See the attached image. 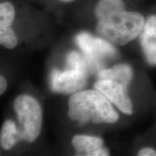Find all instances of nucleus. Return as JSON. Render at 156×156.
<instances>
[{
  "label": "nucleus",
  "instance_id": "obj_1",
  "mask_svg": "<svg viewBox=\"0 0 156 156\" xmlns=\"http://www.w3.org/2000/svg\"><path fill=\"white\" fill-rule=\"evenodd\" d=\"M68 103V116L80 125L89 122L113 124L119 119L111 101L95 89L79 90L69 97Z\"/></svg>",
  "mask_w": 156,
  "mask_h": 156
},
{
  "label": "nucleus",
  "instance_id": "obj_2",
  "mask_svg": "<svg viewBox=\"0 0 156 156\" xmlns=\"http://www.w3.org/2000/svg\"><path fill=\"white\" fill-rule=\"evenodd\" d=\"M96 32L113 44L123 46L135 39L144 25V17L135 11H127L125 7L101 15Z\"/></svg>",
  "mask_w": 156,
  "mask_h": 156
},
{
  "label": "nucleus",
  "instance_id": "obj_3",
  "mask_svg": "<svg viewBox=\"0 0 156 156\" xmlns=\"http://www.w3.org/2000/svg\"><path fill=\"white\" fill-rule=\"evenodd\" d=\"M67 62L68 68L64 70L53 69L50 73V87L54 92L74 94L87 85L89 63L86 58L76 51H70Z\"/></svg>",
  "mask_w": 156,
  "mask_h": 156
},
{
  "label": "nucleus",
  "instance_id": "obj_4",
  "mask_svg": "<svg viewBox=\"0 0 156 156\" xmlns=\"http://www.w3.org/2000/svg\"><path fill=\"white\" fill-rule=\"evenodd\" d=\"M14 109L21 128L19 140L32 143L41 133L43 124L42 107L35 97L30 95H20L13 103Z\"/></svg>",
  "mask_w": 156,
  "mask_h": 156
},
{
  "label": "nucleus",
  "instance_id": "obj_5",
  "mask_svg": "<svg viewBox=\"0 0 156 156\" xmlns=\"http://www.w3.org/2000/svg\"><path fill=\"white\" fill-rule=\"evenodd\" d=\"M76 44L83 52L84 57L93 67L98 68L117 55L115 47L102 37H96L88 32H81L76 37Z\"/></svg>",
  "mask_w": 156,
  "mask_h": 156
},
{
  "label": "nucleus",
  "instance_id": "obj_6",
  "mask_svg": "<svg viewBox=\"0 0 156 156\" xmlns=\"http://www.w3.org/2000/svg\"><path fill=\"white\" fill-rule=\"evenodd\" d=\"M129 84L108 78H98L95 89L106 96L108 100L126 115L133 114V104L128 94Z\"/></svg>",
  "mask_w": 156,
  "mask_h": 156
},
{
  "label": "nucleus",
  "instance_id": "obj_7",
  "mask_svg": "<svg viewBox=\"0 0 156 156\" xmlns=\"http://www.w3.org/2000/svg\"><path fill=\"white\" fill-rule=\"evenodd\" d=\"M15 19V9L9 2L0 4V45L14 49L17 44L16 33L11 28Z\"/></svg>",
  "mask_w": 156,
  "mask_h": 156
},
{
  "label": "nucleus",
  "instance_id": "obj_8",
  "mask_svg": "<svg viewBox=\"0 0 156 156\" xmlns=\"http://www.w3.org/2000/svg\"><path fill=\"white\" fill-rule=\"evenodd\" d=\"M140 45L148 63L156 65V15L145 21L140 31Z\"/></svg>",
  "mask_w": 156,
  "mask_h": 156
},
{
  "label": "nucleus",
  "instance_id": "obj_9",
  "mask_svg": "<svg viewBox=\"0 0 156 156\" xmlns=\"http://www.w3.org/2000/svg\"><path fill=\"white\" fill-rule=\"evenodd\" d=\"M103 140L100 137L78 134L72 139V145L76 151L84 155L93 156L94 153L103 147Z\"/></svg>",
  "mask_w": 156,
  "mask_h": 156
},
{
  "label": "nucleus",
  "instance_id": "obj_10",
  "mask_svg": "<svg viewBox=\"0 0 156 156\" xmlns=\"http://www.w3.org/2000/svg\"><path fill=\"white\" fill-rule=\"evenodd\" d=\"M97 78H108L129 84L133 78V69L128 64L120 63L109 69L100 70Z\"/></svg>",
  "mask_w": 156,
  "mask_h": 156
},
{
  "label": "nucleus",
  "instance_id": "obj_11",
  "mask_svg": "<svg viewBox=\"0 0 156 156\" xmlns=\"http://www.w3.org/2000/svg\"><path fill=\"white\" fill-rule=\"evenodd\" d=\"M19 129L11 120H6L0 132V145L3 149L10 150L17 144L19 140Z\"/></svg>",
  "mask_w": 156,
  "mask_h": 156
},
{
  "label": "nucleus",
  "instance_id": "obj_12",
  "mask_svg": "<svg viewBox=\"0 0 156 156\" xmlns=\"http://www.w3.org/2000/svg\"><path fill=\"white\" fill-rule=\"evenodd\" d=\"M138 155L140 156H154L156 155V152L151 147H144L138 152Z\"/></svg>",
  "mask_w": 156,
  "mask_h": 156
},
{
  "label": "nucleus",
  "instance_id": "obj_13",
  "mask_svg": "<svg viewBox=\"0 0 156 156\" xmlns=\"http://www.w3.org/2000/svg\"><path fill=\"white\" fill-rule=\"evenodd\" d=\"M6 89H7V81L4 76L0 75V96L5 92Z\"/></svg>",
  "mask_w": 156,
  "mask_h": 156
},
{
  "label": "nucleus",
  "instance_id": "obj_14",
  "mask_svg": "<svg viewBox=\"0 0 156 156\" xmlns=\"http://www.w3.org/2000/svg\"><path fill=\"white\" fill-rule=\"evenodd\" d=\"M109 155V152L108 149H106L104 147H101L99 149L95 151L94 153V155L93 156H108Z\"/></svg>",
  "mask_w": 156,
  "mask_h": 156
},
{
  "label": "nucleus",
  "instance_id": "obj_15",
  "mask_svg": "<svg viewBox=\"0 0 156 156\" xmlns=\"http://www.w3.org/2000/svg\"><path fill=\"white\" fill-rule=\"evenodd\" d=\"M63 2H71V1H74V0H62Z\"/></svg>",
  "mask_w": 156,
  "mask_h": 156
}]
</instances>
